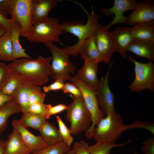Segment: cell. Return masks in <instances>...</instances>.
<instances>
[{
  "instance_id": "cell-36",
  "label": "cell",
  "mask_w": 154,
  "mask_h": 154,
  "mask_svg": "<svg viewBox=\"0 0 154 154\" xmlns=\"http://www.w3.org/2000/svg\"><path fill=\"white\" fill-rule=\"evenodd\" d=\"M140 151L143 154H154V137H149L143 141Z\"/></svg>"
},
{
  "instance_id": "cell-41",
  "label": "cell",
  "mask_w": 154,
  "mask_h": 154,
  "mask_svg": "<svg viewBox=\"0 0 154 154\" xmlns=\"http://www.w3.org/2000/svg\"><path fill=\"white\" fill-rule=\"evenodd\" d=\"M12 0H0V13L7 17L10 15Z\"/></svg>"
},
{
  "instance_id": "cell-7",
  "label": "cell",
  "mask_w": 154,
  "mask_h": 154,
  "mask_svg": "<svg viewBox=\"0 0 154 154\" xmlns=\"http://www.w3.org/2000/svg\"><path fill=\"white\" fill-rule=\"evenodd\" d=\"M74 2L79 5L84 11L87 15V21L86 23L82 22H64L62 25L63 31L72 34L77 37L78 42L94 35L98 21L100 17L99 14L95 13L93 6L91 5L92 11L88 12L82 4L76 1Z\"/></svg>"
},
{
  "instance_id": "cell-2",
  "label": "cell",
  "mask_w": 154,
  "mask_h": 154,
  "mask_svg": "<svg viewBox=\"0 0 154 154\" xmlns=\"http://www.w3.org/2000/svg\"><path fill=\"white\" fill-rule=\"evenodd\" d=\"M70 96L73 101L67 106L65 119L70 123L69 128L72 135H76L89 128L91 117L83 97Z\"/></svg>"
},
{
  "instance_id": "cell-3",
  "label": "cell",
  "mask_w": 154,
  "mask_h": 154,
  "mask_svg": "<svg viewBox=\"0 0 154 154\" xmlns=\"http://www.w3.org/2000/svg\"><path fill=\"white\" fill-rule=\"evenodd\" d=\"M121 116L116 113L105 116L96 125L92 138L96 142L115 143L125 131Z\"/></svg>"
},
{
  "instance_id": "cell-25",
  "label": "cell",
  "mask_w": 154,
  "mask_h": 154,
  "mask_svg": "<svg viewBox=\"0 0 154 154\" xmlns=\"http://www.w3.org/2000/svg\"><path fill=\"white\" fill-rule=\"evenodd\" d=\"M20 112L19 106L13 98L0 108V135L5 130L9 117Z\"/></svg>"
},
{
  "instance_id": "cell-42",
  "label": "cell",
  "mask_w": 154,
  "mask_h": 154,
  "mask_svg": "<svg viewBox=\"0 0 154 154\" xmlns=\"http://www.w3.org/2000/svg\"><path fill=\"white\" fill-rule=\"evenodd\" d=\"M89 143L82 140L78 142V144L74 154H90Z\"/></svg>"
},
{
  "instance_id": "cell-30",
  "label": "cell",
  "mask_w": 154,
  "mask_h": 154,
  "mask_svg": "<svg viewBox=\"0 0 154 154\" xmlns=\"http://www.w3.org/2000/svg\"><path fill=\"white\" fill-rule=\"evenodd\" d=\"M58 130L63 139V141L67 145L70 147L74 140L69 128L67 127L61 118L58 116L56 117Z\"/></svg>"
},
{
  "instance_id": "cell-31",
  "label": "cell",
  "mask_w": 154,
  "mask_h": 154,
  "mask_svg": "<svg viewBox=\"0 0 154 154\" xmlns=\"http://www.w3.org/2000/svg\"><path fill=\"white\" fill-rule=\"evenodd\" d=\"M48 104L36 103L29 105L25 112H29L38 115L46 119L50 118L48 114Z\"/></svg>"
},
{
  "instance_id": "cell-1",
  "label": "cell",
  "mask_w": 154,
  "mask_h": 154,
  "mask_svg": "<svg viewBox=\"0 0 154 154\" xmlns=\"http://www.w3.org/2000/svg\"><path fill=\"white\" fill-rule=\"evenodd\" d=\"M52 58L41 56L36 59L21 58L7 65L11 72L20 79L41 86L46 82L51 73Z\"/></svg>"
},
{
  "instance_id": "cell-44",
  "label": "cell",
  "mask_w": 154,
  "mask_h": 154,
  "mask_svg": "<svg viewBox=\"0 0 154 154\" xmlns=\"http://www.w3.org/2000/svg\"><path fill=\"white\" fill-rule=\"evenodd\" d=\"M78 143V142H75L72 148L65 154H74L77 149Z\"/></svg>"
},
{
  "instance_id": "cell-9",
  "label": "cell",
  "mask_w": 154,
  "mask_h": 154,
  "mask_svg": "<svg viewBox=\"0 0 154 154\" xmlns=\"http://www.w3.org/2000/svg\"><path fill=\"white\" fill-rule=\"evenodd\" d=\"M31 0H12L10 15L17 21L21 29V35L27 38L33 25L31 15Z\"/></svg>"
},
{
  "instance_id": "cell-45",
  "label": "cell",
  "mask_w": 154,
  "mask_h": 154,
  "mask_svg": "<svg viewBox=\"0 0 154 154\" xmlns=\"http://www.w3.org/2000/svg\"><path fill=\"white\" fill-rule=\"evenodd\" d=\"M5 141L0 139V154H3Z\"/></svg>"
},
{
  "instance_id": "cell-33",
  "label": "cell",
  "mask_w": 154,
  "mask_h": 154,
  "mask_svg": "<svg viewBox=\"0 0 154 154\" xmlns=\"http://www.w3.org/2000/svg\"><path fill=\"white\" fill-rule=\"evenodd\" d=\"M141 128L146 129L154 134V124L151 123L140 121H135L132 123L125 125V130L132 128Z\"/></svg>"
},
{
  "instance_id": "cell-23",
  "label": "cell",
  "mask_w": 154,
  "mask_h": 154,
  "mask_svg": "<svg viewBox=\"0 0 154 154\" xmlns=\"http://www.w3.org/2000/svg\"><path fill=\"white\" fill-rule=\"evenodd\" d=\"M38 131L40 136L48 146L63 141L58 129L53 124L46 121Z\"/></svg>"
},
{
  "instance_id": "cell-14",
  "label": "cell",
  "mask_w": 154,
  "mask_h": 154,
  "mask_svg": "<svg viewBox=\"0 0 154 154\" xmlns=\"http://www.w3.org/2000/svg\"><path fill=\"white\" fill-rule=\"evenodd\" d=\"M154 19V3L146 0L138 3L135 8L128 16L127 24L134 26Z\"/></svg>"
},
{
  "instance_id": "cell-28",
  "label": "cell",
  "mask_w": 154,
  "mask_h": 154,
  "mask_svg": "<svg viewBox=\"0 0 154 154\" xmlns=\"http://www.w3.org/2000/svg\"><path fill=\"white\" fill-rule=\"evenodd\" d=\"M128 140L123 143L116 144L105 142H96L94 144L90 146V154H110L111 150L116 147H121L130 142Z\"/></svg>"
},
{
  "instance_id": "cell-29",
  "label": "cell",
  "mask_w": 154,
  "mask_h": 154,
  "mask_svg": "<svg viewBox=\"0 0 154 154\" xmlns=\"http://www.w3.org/2000/svg\"><path fill=\"white\" fill-rule=\"evenodd\" d=\"M70 147L63 141L46 147L30 154H65L70 149Z\"/></svg>"
},
{
  "instance_id": "cell-17",
  "label": "cell",
  "mask_w": 154,
  "mask_h": 154,
  "mask_svg": "<svg viewBox=\"0 0 154 154\" xmlns=\"http://www.w3.org/2000/svg\"><path fill=\"white\" fill-rule=\"evenodd\" d=\"M61 1L31 0V15L33 25L46 20L49 12Z\"/></svg>"
},
{
  "instance_id": "cell-27",
  "label": "cell",
  "mask_w": 154,
  "mask_h": 154,
  "mask_svg": "<svg viewBox=\"0 0 154 154\" xmlns=\"http://www.w3.org/2000/svg\"><path fill=\"white\" fill-rule=\"evenodd\" d=\"M23 113L19 120L23 125L27 128L30 127L38 131L46 121V119L38 115L29 112Z\"/></svg>"
},
{
  "instance_id": "cell-32",
  "label": "cell",
  "mask_w": 154,
  "mask_h": 154,
  "mask_svg": "<svg viewBox=\"0 0 154 154\" xmlns=\"http://www.w3.org/2000/svg\"><path fill=\"white\" fill-rule=\"evenodd\" d=\"M20 79V78L11 73L9 80L1 91L6 95L12 96L17 88Z\"/></svg>"
},
{
  "instance_id": "cell-21",
  "label": "cell",
  "mask_w": 154,
  "mask_h": 154,
  "mask_svg": "<svg viewBox=\"0 0 154 154\" xmlns=\"http://www.w3.org/2000/svg\"><path fill=\"white\" fill-rule=\"evenodd\" d=\"M133 40L154 42V24L153 21L140 23L132 27Z\"/></svg>"
},
{
  "instance_id": "cell-4",
  "label": "cell",
  "mask_w": 154,
  "mask_h": 154,
  "mask_svg": "<svg viewBox=\"0 0 154 154\" xmlns=\"http://www.w3.org/2000/svg\"><path fill=\"white\" fill-rule=\"evenodd\" d=\"M51 52L52 57L50 76L54 79H59L64 82L69 81L76 71L75 65L69 60L70 54L67 46L60 48L53 43L46 45Z\"/></svg>"
},
{
  "instance_id": "cell-15",
  "label": "cell",
  "mask_w": 154,
  "mask_h": 154,
  "mask_svg": "<svg viewBox=\"0 0 154 154\" xmlns=\"http://www.w3.org/2000/svg\"><path fill=\"white\" fill-rule=\"evenodd\" d=\"M131 29L132 27H118L110 33L116 52L124 58H127V48L133 40Z\"/></svg>"
},
{
  "instance_id": "cell-24",
  "label": "cell",
  "mask_w": 154,
  "mask_h": 154,
  "mask_svg": "<svg viewBox=\"0 0 154 154\" xmlns=\"http://www.w3.org/2000/svg\"><path fill=\"white\" fill-rule=\"evenodd\" d=\"M11 40L13 61L21 58L32 59L31 57L28 54L23 48L19 41V38L21 34V29L20 26L15 27L10 30Z\"/></svg>"
},
{
  "instance_id": "cell-20",
  "label": "cell",
  "mask_w": 154,
  "mask_h": 154,
  "mask_svg": "<svg viewBox=\"0 0 154 154\" xmlns=\"http://www.w3.org/2000/svg\"><path fill=\"white\" fill-rule=\"evenodd\" d=\"M30 151L14 128L5 141L3 154H30Z\"/></svg>"
},
{
  "instance_id": "cell-8",
  "label": "cell",
  "mask_w": 154,
  "mask_h": 154,
  "mask_svg": "<svg viewBox=\"0 0 154 154\" xmlns=\"http://www.w3.org/2000/svg\"><path fill=\"white\" fill-rule=\"evenodd\" d=\"M128 58L134 64L135 77L129 86L131 91L139 92L145 89L154 90V64L149 61L142 63L136 61L131 55Z\"/></svg>"
},
{
  "instance_id": "cell-35",
  "label": "cell",
  "mask_w": 154,
  "mask_h": 154,
  "mask_svg": "<svg viewBox=\"0 0 154 154\" xmlns=\"http://www.w3.org/2000/svg\"><path fill=\"white\" fill-rule=\"evenodd\" d=\"M45 94L42 92L41 88L35 90L31 93L29 99V105L36 103H44Z\"/></svg>"
},
{
  "instance_id": "cell-13",
  "label": "cell",
  "mask_w": 154,
  "mask_h": 154,
  "mask_svg": "<svg viewBox=\"0 0 154 154\" xmlns=\"http://www.w3.org/2000/svg\"><path fill=\"white\" fill-rule=\"evenodd\" d=\"M138 3L135 0H114L113 5L110 8H101L100 10L105 16L114 15V19L109 24L106 26L109 30L113 25L118 23L127 24L128 17L123 15L124 13L127 11L133 10Z\"/></svg>"
},
{
  "instance_id": "cell-47",
  "label": "cell",
  "mask_w": 154,
  "mask_h": 154,
  "mask_svg": "<svg viewBox=\"0 0 154 154\" xmlns=\"http://www.w3.org/2000/svg\"><path fill=\"white\" fill-rule=\"evenodd\" d=\"M134 154H137V152L135 151L134 153Z\"/></svg>"
},
{
  "instance_id": "cell-6",
  "label": "cell",
  "mask_w": 154,
  "mask_h": 154,
  "mask_svg": "<svg viewBox=\"0 0 154 154\" xmlns=\"http://www.w3.org/2000/svg\"><path fill=\"white\" fill-rule=\"evenodd\" d=\"M69 81L81 90L86 106L90 114L91 124L89 128L85 132L84 135L87 138L92 139L96 125L105 116L99 108L95 88L85 84L74 76H72Z\"/></svg>"
},
{
  "instance_id": "cell-46",
  "label": "cell",
  "mask_w": 154,
  "mask_h": 154,
  "mask_svg": "<svg viewBox=\"0 0 154 154\" xmlns=\"http://www.w3.org/2000/svg\"><path fill=\"white\" fill-rule=\"evenodd\" d=\"M8 30L6 28L0 26V37L5 33Z\"/></svg>"
},
{
  "instance_id": "cell-38",
  "label": "cell",
  "mask_w": 154,
  "mask_h": 154,
  "mask_svg": "<svg viewBox=\"0 0 154 154\" xmlns=\"http://www.w3.org/2000/svg\"><path fill=\"white\" fill-rule=\"evenodd\" d=\"M0 26L10 30L15 27L20 25L14 19L12 18L8 19L0 13Z\"/></svg>"
},
{
  "instance_id": "cell-16",
  "label": "cell",
  "mask_w": 154,
  "mask_h": 154,
  "mask_svg": "<svg viewBox=\"0 0 154 154\" xmlns=\"http://www.w3.org/2000/svg\"><path fill=\"white\" fill-rule=\"evenodd\" d=\"M13 128L19 133L23 142L31 153L44 148L48 145L40 136H36L30 132L28 128L23 125L19 120L14 119L12 122Z\"/></svg>"
},
{
  "instance_id": "cell-39",
  "label": "cell",
  "mask_w": 154,
  "mask_h": 154,
  "mask_svg": "<svg viewBox=\"0 0 154 154\" xmlns=\"http://www.w3.org/2000/svg\"><path fill=\"white\" fill-rule=\"evenodd\" d=\"M64 85V82L59 79L56 80L55 81L50 84L44 86L43 91L45 93H48L51 91L58 90H62Z\"/></svg>"
},
{
  "instance_id": "cell-43",
  "label": "cell",
  "mask_w": 154,
  "mask_h": 154,
  "mask_svg": "<svg viewBox=\"0 0 154 154\" xmlns=\"http://www.w3.org/2000/svg\"><path fill=\"white\" fill-rule=\"evenodd\" d=\"M13 98L12 96L6 95L0 91V108Z\"/></svg>"
},
{
  "instance_id": "cell-26",
  "label": "cell",
  "mask_w": 154,
  "mask_h": 154,
  "mask_svg": "<svg viewBox=\"0 0 154 154\" xmlns=\"http://www.w3.org/2000/svg\"><path fill=\"white\" fill-rule=\"evenodd\" d=\"M0 60L13 61L10 31L8 30L0 37Z\"/></svg>"
},
{
  "instance_id": "cell-10",
  "label": "cell",
  "mask_w": 154,
  "mask_h": 154,
  "mask_svg": "<svg viewBox=\"0 0 154 154\" xmlns=\"http://www.w3.org/2000/svg\"><path fill=\"white\" fill-rule=\"evenodd\" d=\"M106 75L99 80L95 88L96 96L99 108L105 116L116 113L114 95L108 84V78L112 64Z\"/></svg>"
},
{
  "instance_id": "cell-34",
  "label": "cell",
  "mask_w": 154,
  "mask_h": 154,
  "mask_svg": "<svg viewBox=\"0 0 154 154\" xmlns=\"http://www.w3.org/2000/svg\"><path fill=\"white\" fill-rule=\"evenodd\" d=\"M11 73L7 65L3 62H0V91L9 80Z\"/></svg>"
},
{
  "instance_id": "cell-18",
  "label": "cell",
  "mask_w": 154,
  "mask_h": 154,
  "mask_svg": "<svg viewBox=\"0 0 154 154\" xmlns=\"http://www.w3.org/2000/svg\"><path fill=\"white\" fill-rule=\"evenodd\" d=\"M41 88L26 80L20 79L19 84L12 95L19 106L21 112H25L29 106V96L33 91Z\"/></svg>"
},
{
  "instance_id": "cell-5",
  "label": "cell",
  "mask_w": 154,
  "mask_h": 154,
  "mask_svg": "<svg viewBox=\"0 0 154 154\" xmlns=\"http://www.w3.org/2000/svg\"><path fill=\"white\" fill-rule=\"evenodd\" d=\"M63 31L59 20L48 17L46 20L33 25L27 38L31 42L42 43L45 45L54 42L62 44L60 37Z\"/></svg>"
},
{
  "instance_id": "cell-19",
  "label": "cell",
  "mask_w": 154,
  "mask_h": 154,
  "mask_svg": "<svg viewBox=\"0 0 154 154\" xmlns=\"http://www.w3.org/2000/svg\"><path fill=\"white\" fill-rule=\"evenodd\" d=\"M84 62L83 66L78 70L74 76L85 84L95 88L99 81L97 76L99 63L86 60Z\"/></svg>"
},
{
  "instance_id": "cell-22",
  "label": "cell",
  "mask_w": 154,
  "mask_h": 154,
  "mask_svg": "<svg viewBox=\"0 0 154 154\" xmlns=\"http://www.w3.org/2000/svg\"><path fill=\"white\" fill-rule=\"evenodd\" d=\"M127 51L147 58L149 61L154 60V42L133 40L128 47Z\"/></svg>"
},
{
  "instance_id": "cell-37",
  "label": "cell",
  "mask_w": 154,
  "mask_h": 154,
  "mask_svg": "<svg viewBox=\"0 0 154 154\" xmlns=\"http://www.w3.org/2000/svg\"><path fill=\"white\" fill-rule=\"evenodd\" d=\"M62 90L64 93H70L74 96L82 97V92L79 88L71 83L66 82Z\"/></svg>"
},
{
  "instance_id": "cell-40",
  "label": "cell",
  "mask_w": 154,
  "mask_h": 154,
  "mask_svg": "<svg viewBox=\"0 0 154 154\" xmlns=\"http://www.w3.org/2000/svg\"><path fill=\"white\" fill-rule=\"evenodd\" d=\"M67 108V106L62 104H58L54 106L48 104V116L50 117L51 116L56 115L66 110Z\"/></svg>"
},
{
  "instance_id": "cell-11",
  "label": "cell",
  "mask_w": 154,
  "mask_h": 154,
  "mask_svg": "<svg viewBox=\"0 0 154 154\" xmlns=\"http://www.w3.org/2000/svg\"><path fill=\"white\" fill-rule=\"evenodd\" d=\"M67 47L71 55L76 56L80 54L84 61L98 63L102 62L96 45L94 35L78 42L73 45Z\"/></svg>"
},
{
  "instance_id": "cell-12",
  "label": "cell",
  "mask_w": 154,
  "mask_h": 154,
  "mask_svg": "<svg viewBox=\"0 0 154 154\" xmlns=\"http://www.w3.org/2000/svg\"><path fill=\"white\" fill-rule=\"evenodd\" d=\"M94 36L96 45L102 62L106 64L109 63L116 50L108 29L105 26L98 23Z\"/></svg>"
}]
</instances>
